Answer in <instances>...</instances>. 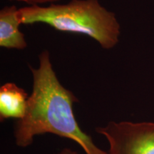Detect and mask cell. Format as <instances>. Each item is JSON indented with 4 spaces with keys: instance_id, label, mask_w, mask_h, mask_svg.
<instances>
[{
    "instance_id": "obj_5",
    "label": "cell",
    "mask_w": 154,
    "mask_h": 154,
    "mask_svg": "<svg viewBox=\"0 0 154 154\" xmlns=\"http://www.w3.org/2000/svg\"><path fill=\"white\" fill-rule=\"evenodd\" d=\"M28 99V94L16 84L8 82L3 84L0 87V121L24 118Z\"/></svg>"
},
{
    "instance_id": "obj_7",
    "label": "cell",
    "mask_w": 154,
    "mask_h": 154,
    "mask_svg": "<svg viewBox=\"0 0 154 154\" xmlns=\"http://www.w3.org/2000/svg\"><path fill=\"white\" fill-rule=\"evenodd\" d=\"M55 154H80L78 152L74 151L72 149H69V148H64V149H61V151L57 152Z\"/></svg>"
},
{
    "instance_id": "obj_2",
    "label": "cell",
    "mask_w": 154,
    "mask_h": 154,
    "mask_svg": "<svg viewBox=\"0 0 154 154\" xmlns=\"http://www.w3.org/2000/svg\"><path fill=\"white\" fill-rule=\"evenodd\" d=\"M22 24H45L59 32L86 35L104 49L118 45L121 25L99 0H71L66 4L26 5L18 10Z\"/></svg>"
},
{
    "instance_id": "obj_3",
    "label": "cell",
    "mask_w": 154,
    "mask_h": 154,
    "mask_svg": "<svg viewBox=\"0 0 154 154\" xmlns=\"http://www.w3.org/2000/svg\"><path fill=\"white\" fill-rule=\"evenodd\" d=\"M109 145V154H154V122L111 121L96 128Z\"/></svg>"
},
{
    "instance_id": "obj_4",
    "label": "cell",
    "mask_w": 154,
    "mask_h": 154,
    "mask_svg": "<svg viewBox=\"0 0 154 154\" xmlns=\"http://www.w3.org/2000/svg\"><path fill=\"white\" fill-rule=\"evenodd\" d=\"M17 7L6 6L0 10V47L5 49L23 50L28 44L19 29L21 22Z\"/></svg>"
},
{
    "instance_id": "obj_6",
    "label": "cell",
    "mask_w": 154,
    "mask_h": 154,
    "mask_svg": "<svg viewBox=\"0 0 154 154\" xmlns=\"http://www.w3.org/2000/svg\"><path fill=\"white\" fill-rule=\"evenodd\" d=\"M11 2H17L25 4L26 5H47L56 3L59 0H9Z\"/></svg>"
},
{
    "instance_id": "obj_1",
    "label": "cell",
    "mask_w": 154,
    "mask_h": 154,
    "mask_svg": "<svg viewBox=\"0 0 154 154\" xmlns=\"http://www.w3.org/2000/svg\"><path fill=\"white\" fill-rule=\"evenodd\" d=\"M38 62L37 68L29 66L32 91L26 114L14 124L16 145L26 148L33 143L36 136L51 134L73 140L85 154H109L80 128L74 113V104L79 100L59 82L48 50L40 53Z\"/></svg>"
}]
</instances>
